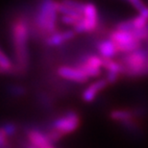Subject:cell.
Listing matches in <instances>:
<instances>
[{
  "label": "cell",
  "instance_id": "6da1fadb",
  "mask_svg": "<svg viewBox=\"0 0 148 148\" xmlns=\"http://www.w3.org/2000/svg\"><path fill=\"white\" fill-rule=\"evenodd\" d=\"M12 40L16 64L24 70L28 63L29 27L24 19L18 18L12 25Z\"/></svg>",
  "mask_w": 148,
  "mask_h": 148
},
{
  "label": "cell",
  "instance_id": "7a4b0ae2",
  "mask_svg": "<svg viewBox=\"0 0 148 148\" xmlns=\"http://www.w3.org/2000/svg\"><path fill=\"white\" fill-rule=\"evenodd\" d=\"M122 64V75L127 77H140L148 74V48L143 46L134 51L125 53L120 59Z\"/></svg>",
  "mask_w": 148,
  "mask_h": 148
},
{
  "label": "cell",
  "instance_id": "3957f363",
  "mask_svg": "<svg viewBox=\"0 0 148 148\" xmlns=\"http://www.w3.org/2000/svg\"><path fill=\"white\" fill-rule=\"evenodd\" d=\"M58 2L54 0H42L36 16V27L45 38L57 30Z\"/></svg>",
  "mask_w": 148,
  "mask_h": 148
},
{
  "label": "cell",
  "instance_id": "277c9868",
  "mask_svg": "<svg viewBox=\"0 0 148 148\" xmlns=\"http://www.w3.org/2000/svg\"><path fill=\"white\" fill-rule=\"evenodd\" d=\"M109 38L116 45L119 54H125L138 49L143 46V41L138 38L135 30H123L114 28L110 34Z\"/></svg>",
  "mask_w": 148,
  "mask_h": 148
},
{
  "label": "cell",
  "instance_id": "5b68a950",
  "mask_svg": "<svg viewBox=\"0 0 148 148\" xmlns=\"http://www.w3.org/2000/svg\"><path fill=\"white\" fill-rule=\"evenodd\" d=\"M98 11L95 4L88 2L85 3L83 17L75 26H73V29L77 34L92 33L98 26Z\"/></svg>",
  "mask_w": 148,
  "mask_h": 148
},
{
  "label": "cell",
  "instance_id": "8992f818",
  "mask_svg": "<svg viewBox=\"0 0 148 148\" xmlns=\"http://www.w3.org/2000/svg\"><path fill=\"white\" fill-rule=\"evenodd\" d=\"M80 125V116L73 111L66 112L62 116L58 117L52 123V129L57 130L64 136L73 133Z\"/></svg>",
  "mask_w": 148,
  "mask_h": 148
},
{
  "label": "cell",
  "instance_id": "52a82bcc",
  "mask_svg": "<svg viewBox=\"0 0 148 148\" xmlns=\"http://www.w3.org/2000/svg\"><path fill=\"white\" fill-rule=\"evenodd\" d=\"M103 64L104 58L99 54H90L85 56L78 64V66L81 67L90 78H96L102 72Z\"/></svg>",
  "mask_w": 148,
  "mask_h": 148
},
{
  "label": "cell",
  "instance_id": "ba28073f",
  "mask_svg": "<svg viewBox=\"0 0 148 148\" xmlns=\"http://www.w3.org/2000/svg\"><path fill=\"white\" fill-rule=\"evenodd\" d=\"M57 73L61 78H64L74 83H86L90 79V77H88L84 70L78 66H60L57 70Z\"/></svg>",
  "mask_w": 148,
  "mask_h": 148
},
{
  "label": "cell",
  "instance_id": "9c48e42d",
  "mask_svg": "<svg viewBox=\"0 0 148 148\" xmlns=\"http://www.w3.org/2000/svg\"><path fill=\"white\" fill-rule=\"evenodd\" d=\"M76 34L77 33L74 29H69V30H64V31L56 30L55 32H53V33L48 35L45 38V43L48 46L51 47L60 46L62 44L71 40L72 38H74Z\"/></svg>",
  "mask_w": 148,
  "mask_h": 148
},
{
  "label": "cell",
  "instance_id": "30bf717a",
  "mask_svg": "<svg viewBox=\"0 0 148 148\" xmlns=\"http://www.w3.org/2000/svg\"><path fill=\"white\" fill-rule=\"evenodd\" d=\"M110 85L107 79H98L93 83H91L90 85H88L87 88L83 90L82 92V98L85 102L90 103L98 96V94L101 92L103 90H105L107 88V86Z\"/></svg>",
  "mask_w": 148,
  "mask_h": 148
},
{
  "label": "cell",
  "instance_id": "8fae6325",
  "mask_svg": "<svg viewBox=\"0 0 148 148\" xmlns=\"http://www.w3.org/2000/svg\"><path fill=\"white\" fill-rule=\"evenodd\" d=\"M103 69L106 70V79L109 84H114L117 81L120 75H122L123 67L120 61H115L114 59H104Z\"/></svg>",
  "mask_w": 148,
  "mask_h": 148
},
{
  "label": "cell",
  "instance_id": "7c38bea8",
  "mask_svg": "<svg viewBox=\"0 0 148 148\" xmlns=\"http://www.w3.org/2000/svg\"><path fill=\"white\" fill-rule=\"evenodd\" d=\"M28 140L30 143V146L35 148H52L54 147V143L49 140L47 134H43L42 132L37 129H32L27 134Z\"/></svg>",
  "mask_w": 148,
  "mask_h": 148
},
{
  "label": "cell",
  "instance_id": "4fadbf2b",
  "mask_svg": "<svg viewBox=\"0 0 148 148\" xmlns=\"http://www.w3.org/2000/svg\"><path fill=\"white\" fill-rule=\"evenodd\" d=\"M96 50L98 54L104 59H114L117 54H119L115 43L110 38L99 40L96 43Z\"/></svg>",
  "mask_w": 148,
  "mask_h": 148
},
{
  "label": "cell",
  "instance_id": "5bb4252c",
  "mask_svg": "<svg viewBox=\"0 0 148 148\" xmlns=\"http://www.w3.org/2000/svg\"><path fill=\"white\" fill-rule=\"evenodd\" d=\"M14 66L12 64L11 60L5 54L4 52L0 49V72L3 73H10L13 71Z\"/></svg>",
  "mask_w": 148,
  "mask_h": 148
},
{
  "label": "cell",
  "instance_id": "9a60e30c",
  "mask_svg": "<svg viewBox=\"0 0 148 148\" xmlns=\"http://www.w3.org/2000/svg\"><path fill=\"white\" fill-rule=\"evenodd\" d=\"M83 17V14H61V22L64 25L75 26Z\"/></svg>",
  "mask_w": 148,
  "mask_h": 148
},
{
  "label": "cell",
  "instance_id": "2e32d148",
  "mask_svg": "<svg viewBox=\"0 0 148 148\" xmlns=\"http://www.w3.org/2000/svg\"><path fill=\"white\" fill-rule=\"evenodd\" d=\"M8 138L9 136L6 133L4 127H0V148L6 147L8 144Z\"/></svg>",
  "mask_w": 148,
  "mask_h": 148
},
{
  "label": "cell",
  "instance_id": "e0dca14e",
  "mask_svg": "<svg viewBox=\"0 0 148 148\" xmlns=\"http://www.w3.org/2000/svg\"><path fill=\"white\" fill-rule=\"evenodd\" d=\"M126 1L128 2L129 4L131 5L133 8H135L138 12V11H140L141 9H143V8L146 6V5L143 3V0H126Z\"/></svg>",
  "mask_w": 148,
  "mask_h": 148
},
{
  "label": "cell",
  "instance_id": "ac0fdd59",
  "mask_svg": "<svg viewBox=\"0 0 148 148\" xmlns=\"http://www.w3.org/2000/svg\"><path fill=\"white\" fill-rule=\"evenodd\" d=\"M3 127H4L6 133L8 134L9 138L12 137V136H14L16 133L17 128H16V126L13 123H7V124H5V125H3Z\"/></svg>",
  "mask_w": 148,
  "mask_h": 148
}]
</instances>
